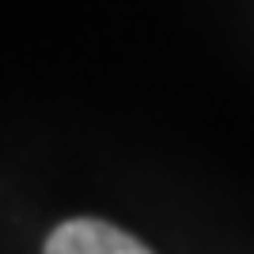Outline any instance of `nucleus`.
Wrapping results in <instances>:
<instances>
[{"label": "nucleus", "instance_id": "1", "mask_svg": "<svg viewBox=\"0 0 254 254\" xmlns=\"http://www.w3.org/2000/svg\"><path fill=\"white\" fill-rule=\"evenodd\" d=\"M42 254H152V251L137 235L122 232L114 224L76 216V220H64L61 228H53Z\"/></svg>", "mask_w": 254, "mask_h": 254}]
</instances>
